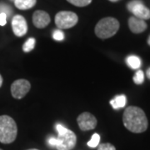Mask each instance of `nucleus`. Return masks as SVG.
I'll return each instance as SVG.
<instances>
[{
    "label": "nucleus",
    "mask_w": 150,
    "mask_h": 150,
    "mask_svg": "<svg viewBox=\"0 0 150 150\" xmlns=\"http://www.w3.org/2000/svg\"><path fill=\"white\" fill-rule=\"evenodd\" d=\"M123 123L125 128L132 133L140 134L148 129V118L143 109L136 106H129L123 112Z\"/></svg>",
    "instance_id": "obj_1"
},
{
    "label": "nucleus",
    "mask_w": 150,
    "mask_h": 150,
    "mask_svg": "<svg viewBox=\"0 0 150 150\" xmlns=\"http://www.w3.org/2000/svg\"><path fill=\"white\" fill-rule=\"evenodd\" d=\"M18 128L15 121L8 115L0 116V142L11 144L16 139Z\"/></svg>",
    "instance_id": "obj_2"
},
{
    "label": "nucleus",
    "mask_w": 150,
    "mask_h": 150,
    "mask_svg": "<svg viewBox=\"0 0 150 150\" xmlns=\"http://www.w3.org/2000/svg\"><path fill=\"white\" fill-rule=\"evenodd\" d=\"M119 22L112 17L102 18L97 23L95 27V34L99 38L105 39L115 35L119 29Z\"/></svg>",
    "instance_id": "obj_3"
},
{
    "label": "nucleus",
    "mask_w": 150,
    "mask_h": 150,
    "mask_svg": "<svg viewBox=\"0 0 150 150\" xmlns=\"http://www.w3.org/2000/svg\"><path fill=\"white\" fill-rule=\"evenodd\" d=\"M56 129L58 131V150H72L76 145L77 137L75 134L69 129H66L62 124L57 123Z\"/></svg>",
    "instance_id": "obj_4"
},
{
    "label": "nucleus",
    "mask_w": 150,
    "mask_h": 150,
    "mask_svg": "<svg viewBox=\"0 0 150 150\" xmlns=\"http://www.w3.org/2000/svg\"><path fill=\"white\" fill-rule=\"evenodd\" d=\"M79 21L78 15L71 11H61L55 16V24L60 29L73 28Z\"/></svg>",
    "instance_id": "obj_5"
},
{
    "label": "nucleus",
    "mask_w": 150,
    "mask_h": 150,
    "mask_svg": "<svg viewBox=\"0 0 150 150\" xmlns=\"http://www.w3.org/2000/svg\"><path fill=\"white\" fill-rule=\"evenodd\" d=\"M128 9L132 12L134 14V17L140 18V19H149L150 10L146 8L142 1L140 0H133L128 4L127 6Z\"/></svg>",
    "instance_id": "obj_6"
},
{
    "label": "nucleus",
    "mask_w": 150,
    "mask_h": 150,
    "mask_svg": "<svg viewBox=\"0 0 150 150\" xmlns=\"http://www.w3.org/2000/svg\"><path fill=\"white\" fill-rule=\"evenodd\" d=\"M31 84L26 79H18L14 81L11 85L12 96L17 99H20L25 96L30 90Z\"/></svg>",
    "instance_id": "obj_7"
},
{
    "label": "nucleus",
    "mask_w": 150,
    "mask_h": 150,
    "mask_svg": "<svg viewBox=\"0 0 150 150\" xmlns=\"http://www.w3.org/2000/svg\"><path fill=\"white\" fill-rule=\"evenodd\" d=\"M77 122L81 130L88 131L95 129L97 125L96 118L90 112H83L77 118Z\"/></svg>",
    "instance_id": "obj_8"
},
{
    "label": "nucleus",
    "mask_w": 150,
    "mask_h": 150,
    "mask_svg": "<svg viewBox=\"0 0 150 150\" xmlns=\"http://www.w3.org/2000/svg\"><path fill=\"white\" fill-rule=\"evenodd\" d=\"M12 28L13 33L17 37L24 36L28 31V25L26 19L22 15H15L12 20Z\"/></svg>",
    "instance_id": "obj_9"
},
{
    "label": "nucleus",
    "mask_w": 150,
    "mask_h": 150,
    "mask_svg": "<svg viewBox=\"0 0 150 150\" xmlns=\"http://www.w3.org/2000/svg\"><path fill=\"white\" fill-rule=\"evenodd\" d=\"M33 23L38 28H43L50 23V16L45 11H35L33 14Z\"/></svg>",
    "instance_id": "obj_10"
},
{
    "label": "nucleus",
    "mask_w": 150,
    "mask_h": 150,
    "mask_svg": "<svg viewBox=\"0 0 150 150\" xmlns=\"http://www.w3.org/2000/svg\"><path fill=\"white\" fill-rule=\"evenodd\" d=\"M129 27L134 33H140L147 29V23L144 20L136 17H130L129 19Z\"/></svg>",
    "instance_id": "obj_11"
},
{
    "label": "nucleus",
    "mask_w": 150,
    "mask_h": 150,
    "mask_svg": "<svg viewBox=\"0 0 150 150\" xmlns=\"http://www.w3.org/2000/svg\"><path fill=\"white\" fill-rule=\"evenodd\" d=\"M37 0H14V4L18 9L27 10L36 4Z\"/></svg>",
    "instance_id": "obj_12"
},
{
    "label": "nucleus",
    "mask_w": 150,
    "mask_h": 150,
    "mask_svg": "<svg viewBox=\"0 0 150 150\" xmlns=\"http://www.w3.org/2000/svg\"><path fill=\"white\" fill-rule=\"evenodd\" d=\"M126 101L127 100H126L125 95H118L110 101V104L114 109H118L125 106Z\"/></svg>",
    "instance_id": "obj_13"
},
{
    "label": "nucleus",
    "mask_w": 150,
    "mask_h": 150,
    "mask_svg": "<svg viewBox=\"0 0 150 150\" xmlns=\"http://www.w3.org/2000/svg\"><path fill=\"white\" fill-rule=\"evenodd\" d=\"M127 64L129 67L133 69H139L141 66V60L139 57L134 56V55H131L127 58Z\"/></svg>",
    "instance_id": "obj_14"
},
{
    "label": "nucleus",
    "mask_w": 150,
    "mask_h": 150,
    "mask_svg": "<svg viewBox=\"0 0 150 150\" xmlns=\"http://www.w3.org/2000/svg\"><path fill=\"white\" fill-rule=\"evenodd\" d=\"M35 39L33 38H28L27 41L24 43L23 46V50L25 52V53H28L30 51H32L33 49L34 48V46H35Z\"/></svg>",
    "instance_id": "obj_15"
},
{
    "label": "nucleus",
    "mask_w": 150,
    "mask_h": 150,
    "mask_svg": "<svg viewBox=\"0 0 150 150\" xmlns=\"http://www.w3.org/2000/svg\"><path fill=\"white\" fill-rule=\"evenodd\" d=\"M99 141H100L99 134H94L92 136L90 141L88 142V146H89L90 148H96L99 144Z\"/></svg>",
    "instance_id": "obj_16"
},
{
    "label": "nucleus",
    "mask_w": 150,
    "mask_h": 150,
    "mask_svg": "<svg viewBox=\"0 0 150 150\" xmlns=\"http://www.w3.org/2000/svg\"><path fill=\"white\" fill-rule=\"evenodd\" d=\"M69 3L77 7H85L90 4L92 0H67Z\"/></svg>",
    "instance_id": "obj_17"
},
{
    "label": "nucleus",
    "mask_w": 150,
    "mask_h": 150,
    "mask_svg": "<svg viewBox=\"0 0 150 150\" xmlns=\"http://www.w3.org/2000/svg\"><path fill=\"white\" fill-rule=\"evenodd\" d=\"M144 81V74L142 70H139L134 77V82L136 84H142Z\"/></svg>",
    "instance_id": "obj_18"
},
{
    "label": "nucleus",
    "mask_w": 150,
    "mask_h": 150,
    "mask_svg": "<svg viewBox=\"0 0 150 150\" xmlns=\"http://www.w3.org/2000/svg\"><path fill=\"white\" fill-rule=\"evenodd\" d=\"M5 13L7 17L10 16L12 13V8L5 4H0V13Z\"/></svg>",
    "instance_id": "obj_19"
},
{
    "label": "nucleus",
    "mask_w": 150,
    "mask_h": 150,
    "mask_svg": "<svg viewBox=\"0 0 150 150\" xmlns=\"http://www.w3.org/2000/svg\"><path fill=\"white\" fill-rule=\"evenodd\" d=\"M53 38L57 41H62L64 38V33L61 30H55L53 33Z\"/></svg>",
    "instance_id": "obj_20"
},
{
    "label": "nucleus",
    "mask_w": 150,
    "mask_h": 150,
    "mask_svg": "<svg viewBox=\"0 0 150 150\" xmlns=\"http://www.w3.org/2000/svg\"><path fill=\"white\" fill-rule=\"evenodd\" d=\"M98 150H116V149L112 144L107 143V144H102L99 145Z\"/></svg>",
    "instance_id": "obj_21"
},
{
    "label": "nucleus",
    "mask_w": 150,
    "mask_h": 150,
    "mask_svg": "<svg viewBox=\"0 0 150 150\" xmlns=\"http://www.w3.org/2000/svg\"><path fill=\"white\" fill-rule=\"evenodd\" d=\"M7 23V15L5 13H0V26H4Z\"/></svg>",
    "instance_id": "obj_22"
},
{
    "label": "nucleus",
    "mask_w": 150,
    "mask_h": 150,
    "mask_svg": "<svg viewBox=\"0 0 150 150\" xmlns=\"http://www.w3.org/2000/svg\"><path fill=\"white\" fill-rule=\"evenodd\" d=\"M48 143L49 144V145L56 147V146H57V144H58V139H57V138H54V137H50V138L48 139Z\"/></svg>",
    "instance_id": "obj_23"
},
{
    "label": "nucleus",
    "mask_w": 150,
    "mask_h": 150,
    "mask_svg": "<svg viewBox=\"0 0 150 150\" xmlns=\"http://www.w3.org/2000/svg\"><path fill=\"white\" fill-rule=\"evenodd\" d=\"M147 77H148V78L150 79V68L149 69L147 70Z\"/></svg>",
    "instance_id": "obj_24"
},
{
    "label": "nucleus",
    "mask_w": 150,
    "mask_h": 150,
    "mask_svg": "<svg viewBox=\"0 0 150 150\" xmlns=\"http://www.w3.org/2000/svg\"><path fill=\"white\" fill-rule=\"evenodd\" d=\"M2 84H3V78H2V76L0 74V87L2 86Z\"/></svg>",
    "instance_id": "obj_25"
},
{
    "label": "nucleus",
    "mask_w": 150,
    "mask_h": 150,
    "mask_svg": "<svg viewBox=\"0 0 150 150\" xmlns=\"http://www.w3.org/2000/svg\"><path fill=\"white\" fill-rule=\"evenodd\" d=\"M109 1H111V2H118L120 0H109Z\"/></svg>",
    "instance_id": "obj_26"
},
{
    "label": "nucleus",
    "mask_w": 150,
    "mask_h": 150,
    "mask_svg": "<svg viewBox=\"0 0 150 150\" xmlns=\"http://www.w3.org/2000/svg\"><path fill=\"white\" fill-rule=\"evenodd\" d=\"M148 43L150 45V36L149 37V39H148Z\"/></svg>",
    "instance_id": "obj_27"
},
{
    "label": "nucleus",
    "mask_w": 150,
    "mask_h": 150,
    "mask_svg": "<svg viewBox=\"0 0 150 150\" xmlns=\"http://www.w3.org/2000/svg\"><path fill=\"white\" fill-rule=\"evenodd\" d=\"M28 150H38V149H28Z\"/></svg>",
    "instance_id": "obj_28"
},
{
    "label": "nucleus",
    "mask_w": 150,
    "mask_h": 150,
    "mask_svg": "<svg viewBox=\"0 0 150 150\" xmlns=\"http://www.w3.org/2000/svg\"><path fill=\"white\" fill-rule=\"evenodd\" d=\"M0 150H3V149H0Z\"/></svg>",
    "instance_id": "obj_29"
}]
</instances>
